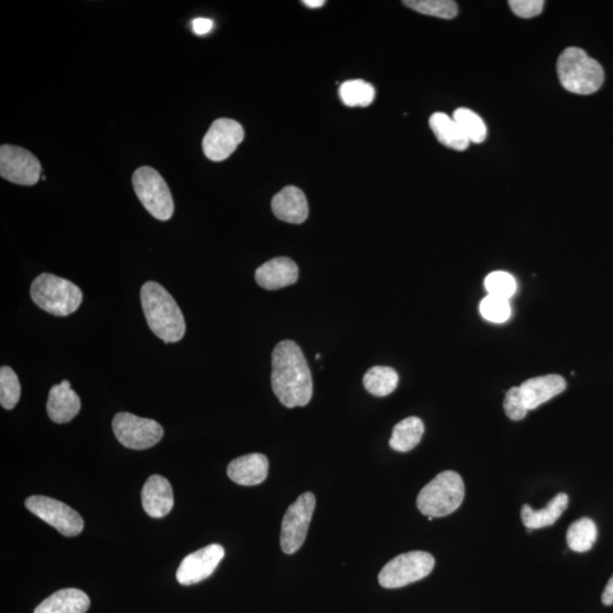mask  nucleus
Here are the masks:
<instances>
[{
  "mask_svg": "<svg viewBox=\"0 0 613 613\" xmlns=\"http://www.w3.org/2000/svg\"><path fill=\"white\" fill-rule=\"evenodd\" d=\"M272 388L286 408L305 407L313 397V376L296 342L278 343L272 354Z\"/></svg>",
  "mask_w": 613,
  "mask_h": 613,
  "instance_id": "f257e3e1",
  "label": "nucleus"
},
{
  "mask_svg": "<svg viewBox=\"0 0 613 613\" xmlns=\"http://www.w3.org/2000/svg\"><path fill=\"white\" fill-rule=\"evenodd\" d=\"M141 305L148 327L165 343L182 340L187 325L173 296L160 283L147 282L141 287Z\"/></svg>",
  "mask_w": 613,
  "mask_h": 613,
  "instance_id": "f03ea898",
  "label": "nucleus"
},
{
  "mask_svg": "<svg viewBox=\"0 0 613 613\" xmlns=\"http://www.w3.org/2000/svg\"><path fill=\"white\" fill-rule=\"evenodd\" d=\"M561 86L576 95H592L605 82V71L587 51L570 47L562 51L556 63Z\"/></svg>",
  "mask_w": 613,
  "mask_h": 613,
  "instance_id": "7ed1b4c3",
  "label": "nucleus"
},
{
  "mask_svg": "<svg viewBox=\"0 0 613 613\" xmlns=\"http://www.w3.org/2000/svg\"><path fill=\"white\" fill-rule=\"evenodd\" d=\"M463 498L462 476L456 472L445 471L422 487L418 494L417 508L426 517H445L462 505Z\"/></svg>",
  "mask_w": 613,
  "mask_h": 613,
  "instance_id": "20e7f679",
  "label": "nucleus"
},
{
  "mask_svg": "<svg viewBox=\"0 0 613 613\" xmlns=\"http://www.w3.org/2000/svg\"><path fill=\"white\" fill-rule=\"evenodd\" d=\"M30 294L41 309L60 317L76 313L83 299L80 287L49 273L41 274L32 282Z\"/></svg>",
  "mask_w": 613,
  "mask_h": 613,
  "instance_id": "39448f33",
  "label": "nucleus"
},
{
  "mask_svg": "<svg viewBox=\"0 0 613 613\" xmlns=\"http://www.w3.org/2000/svg\"><path fill=\"white\" fill-rule=\"evenodd\" d=\"M134 192L148 213L156 220H171L174 213V202L169 185L152 167L143 166L132 176Z\"/></svg>",
  "mask_w": 613,
  "mask_h": 613,
  "instance_id": "423d86ee",
  "label": "nucleus"
},
{
  "mask_svg": "<svg viewBox=\"0 0 613 613\" xmlns=\"http://www.w3.org/2000/svg\"><path fill=\"white\" fill-rule=\"evenodd\" d=\"M435 566V559L429 552L411 551L389 561L379 575L380 587L400 588L427 577Z\"/></svg>",
  "mask_w": 613,
  "mask_h": 613,
  "instance_id": "0eeeda50",
  "label": "nucleus"
},
{
  "mask_svg": "<svg viewBox=\"0 0 613 613\" xmlns=\"http://www.w3.org/2000/svg\"><path fill=\"white\" fill-rule=\"evenodd\" d=\"M113 431L119 442L132 450L150 449L164 435V430L156 421L129 412H119L114 417Z\"/></svg>",
  "mask_w": 613,
  "mask_h": 613,
  "instance_id": "6e6552de",
  "label": "nucleus"
},
{
  "mask_svg": "<svg viewBox=\"0 0 613 613\" xmlns=\"http://www.w3.org/2000/svg\"><path fill=\"white\" fill-rule=\"evenodd\" d=\"M316 507V498L311 492L301 494L287 508L281 528V547L286 555H294L303 546Z\"/></svg>",
  "mask_w": 613,
  "mask_h": 613,
  "instance_id": "1a4fd4ad",
  "label": "nucleus"
},
{
  "mask_svg": "<svg viewBox=\"0 0 613 613\" xmlns=\"http://www.w3.org/2000/svg\"><path fill=\"white\" fill-rule=\"evenodd\" d=\"M26 507L64 536L80 535L85 528V522L76 510L48 496H30L26 500Z\"/></svg>",
  "mask_w": 613,
  "mask_h": 613,
  "instance_id": "9d476101",
  "label": "nucleus"
},
{
  "mask_svg": "<svg viewBox=\"0 0 613 613\" xmlns=\"http://www.w3.org/2000/svg\"><path fill=\"white\" fill-rule=\"evenodd\" d=\"M41 171L38 158L25 148L13 145L0 148V175L4 180L31 187L39 182Z\"/></svg>",
  "mask_w": 613,
  "mask_h": 613,
  "instance_id": "9b49d317",
  "label": "nucleus"
},
{
  "mask_svg": "<svg viewBox=\"0 0 613 613\" xmlns=\"http://www.w3.org/2000/svg\"><path fill=\"white\" fill-rule=\"evenodd\" d=\"M243 125L230 119H218L213 122L203 137L204 156L213 161L227 160L244 141Z\"/></svg>",
  "mask_w": 613,
  "mask_h": 613,
  "instance_id": "f8f14e48",
  "label": "nucleus"
},
{
  "mask_svg": "<svg viewBox=\"0 0 613 613\" xmlns=\"http://www.w3.org/2000/svg\"><path fill=\"white\" fill-rule=\"evenodd\" d=\"M224 547L211 545L185 556L176 571V579L181 585L190 587L211 577L224 558Z\"/></svg>",
  "mask_w": 613,
  "mask_h": 613,
  "instance_id": "ddd939ff",
  "label": "nucleus"
},
{
  "mask_svg": "<svg viewBox=\"0 0 613 613\" xmlns=\"http://www.w3.org/2000/svg\"><path fill=\"white\" fill-rule=\"evenodd\" d=\"M255 277V282L263 289L280 290L294 286L298 281L299 268L290 258H273L257 268Z\"/></svg>",
  "mask_w": 613,
  "mask_h": 613,
  "instance_id": "4468645a",
  "label": "nucleus"
},
{
  "mask_svg": "<svg viewBox=\"0 0 613 613\" xmlns=\"http://www.w3.org/2000/svg\"><path fill=\"white\" fill-rule=\"evenodd\" d=\"M141 500L143 509L152 518H162L173 509L174 494L171 483L161 475L148 478L143 486Z\"/></svg>",
  "mask_w": 613,
  "mask_h": 613,
  "instance_id": "2eb2a0df",
  "label": "nucleus"
},
{
  "mask_svg": "<svg viewBox=\"0 0 613 613\" xmlns=\"http://www.w3.org/2000/svg\"><path fill=\"white\" fill-rule=\"evenodd\" d=\"M272 211L278 220L303 224L309 215L308 202L299 188L289 185L272 199Z\"/></svg>",
  "mask_w": 613,
  "mask_h": 613,
  "instance_id": "dca6fc26",
  "label": "nucleus"
},
{
  "mask_svg": "<svg viewBox=\"0 0 613 613\" xmlns=\"http://www.w3.org/2000/svg\"><path fill=\"white\" fill-rule=\"evenodd\" d=\"M566 383L560 375L538 376L520 385V392L528 410H534L565 391Z\"/></svg>",
  "mask_w": 613,
  "mask_h": 613,
  "instance_id": "f3484780",
  "label": "nucleus"
},
{
  "mask_svg": "<svg viewBox=\"0 0 613 613\" xmlns=\"http://www.w3.org/2000/svg\"><path fill=\"white\" fill-rule=\"evenodd\" d=\"M269 462L262 453H250L232 460L227 467V475L236 484L255 486L262 484L268 475Z\"/></svg>",
  "mask_w": 613,
  "mask_h": 613,
  "instance_id": "a211bd4d",
  "label": "nucleus"
},
{
  "mask_svg": "<svg viewBox=\"0 0 613 613\" xmlns=\"http://www.w3.org/2000/svg\"><path fill=\"white\" fill-rule=\"evenodd\" d=\"M81 401L71 383L64 379L51 388L47 402V412L51 421L57 424H67L80 412Z\"/></svg>",
  "mask_w": 613,
  "mask_h": 613,
  "instance_id": "6ab92c4d",
  "label": "nucleus"
},
{
  "mask_svg": "<svg viewBox=\"0 0 613 613\" xmlns=\"http://www.w3.org/2000/svg\"><path fill=\"white\" fill-rule=\"evenodd\" d=\"M89 608L90 598L85 592L78 588H64L41 602L35 613H86Z\"/></svg>",
  "mask_w": 613,
  "mask_h": 613,
  "instance_id": "aec40b11",
  "label": "nucleus"
},
{
  "mask_svg": "<svg viewBox=\"0 0 613 613\" xmlns=\"http://www.w3.org/2000/svg\"><path fill=\"white\" fill-rule=\"evenodd\" d=\"M569 498L565 494L556 495L542 510H534L528 504L523 505L522 520L528 532L533 529L549 527L558 520L568 507Z\"/></svg>",
  "mask_w": 613,
  "mask_h": 613,
  "instance_id": "412c9836",
  "label": "nucleus"
},
{
  "mask_svg": "<svg viewBox=\"0 0 613 613\" xmlns=\"http://www.w3.org/2000/svg\"><path fill=\"white\" fill-rule=\"evenodd\" d=\"M430 127L439 142L450 150L463 151L471 145L456 120L448 114L434 113L431 115Z\"/></svg>",
  "mask_w": 613,
  "mask_h": 613,
  "instance_id": "4be33fe9",
  "label": "nucleus"
},
{
  "mask_svg": "<svg viewBox=\"0 0 613 613\" xmlns=\"http://www.w3.org/2000/svg\"><path fill=\"white\" fill-rule=\"evenodd\" d=\"M424 422L418 417H408L394 426L390 447L399 452H408L420 444L424 435Z\"/></svg>",
  "mask_w": 613,
  "mask_h": 613,
  "instance_id": "5701e85b",
  "label": "nucleus"
},
{
  "mask_svg": "<svg viewBox=\"0 0 613 613\" xmlns=\"http://www.w3.org/2000/svg\"><path fill=\"white\" fill-rule=\"evenodd\" d=\"M399 384V375L391 367L375 366L364 376V387L375 397H388Z\"/></svg>",
  "mask_w": 613,
  "mask_h": 613,
  "instance_id": "b1692460",
  "label": "nucleus"
},
{
  "mask_svg": "<svg viewBox=\"0 0 613 613\" xmlns=\"http://www.w3.org/2000/svg\"><path fill=\"white\" fill-rule=\"evenodd\" d=\"M597 538V525L589 518L576 520L566 532V543H568L569 549L578 554L591 550Z\"/></svg>",
  "mask_w": 613,
  "mask_h": 613,
  "instance_id": "393cba45",
  "label": "nucleus"
},
{
  "mask_svg": "<svg viewBox=\"0 0 613 613\" xmlns=\"http://www.w3.org/2000/svg\"><path fill=\"white\" fill-rule=\"evenodd\" d=\"M452 119L456 120L464 136L471 143H482L487 137V128L480 115L469 109L460 107L453 111Z\"/></svg>",
  "mask_w": 613,
  "mask_h": 613,
  "instance_id": "a878e982",
  "label": "nucleus"
},
{
  "mask_svg": "<svg viewBox=\"0 0 613 613\" xmlns=\"http://www.w3.org/2000/svg\"><path fill=\"white\" fill-rule=\"evenodd\" d=\"M338 94L346 106L367 107L374 101L376 92L370 83L362 80H349L342 83Z\"/></svg>",
  "mask_w": 613,
  "mask_h": 613,
  "instance_id": "bb28decb",
  "label": "nucleus"
},
{
  "mask_svg": "<svg viewBox=\"0 0 613 613\" xmlns=\"http://www.w3.org/2000/svg\"><path fill=\"white\" fill-rule=\"evenodd\" d=\"M407 7L424 16L452 20L458 16V6L452 0H407Z\"/></svg>",
  "mask_w": 613,
  "mask_h": 613,
  "instance_id": "cd10ccee",
  "label": "nucleus"
},
{
  "mask_svg": "<svg viewBox=\"0 0 613 613\" xmlns=\"http://www.w3.org/2000/svg\"><path fill=\"white\" fill-rule=\"evenodd\" d=\"M21 398V384L16 371L11 367L0 369V403L2 407L12 410Z\"/></svg>",
  "mask_w": 613,
  "mask_h": 613,
  "instance_id": "c85d7f7f",
  "label": "nucleus"
},
{
  "mask_svg": "<svg viewBox=\"0 0 613 613\" xmlns=\"http://www.w3.org/2000/svg\"><path fill=\"white\" fill-rule=\"evenodd\" d=\"M480 311L486 320L492 323H504L510 317L511 308L508 299L487 296L482 300Z\"/></svg>",
  "mask_w": 613,
  "mask_h": 613,
  "instance_id": "c756f323",
  "label": "nucleus"
},
{
  "mask_svg": "<svg viewBox=\"0 0 613 613\" xmlns=\"http://www.w3.org/2000/svg\"><path fill=\"white\" fill-rule=\"evenodd\" d=\"M485 287L490 296L509 300L514 295L517 285L509 273L494 272L486 276Z\"/></svg>",
  "mask_w": 613,
  "mask_h": 613,
  "instance_id": "7c9ffc66",
  "label": "nucleus"
},
{
  "mask_svg": "<svg viewBox=\"0 0 613 613\" xmlns=\"http://www.w3.org/2000/svg\"><path fill=\"white\" fill-rule=\"evenodd\" d=\"M504 407L511 421H522L529 411L525 405L519 387L511 388L505 394Z\"/></svg>",
  "mask_w": 613,
  "mask_h": 613,
  "instance_id": "2f4dec72",
  "label": "nucleus"
},
{
  "mask_svg": "<svg viewBox=\"0 0 613 613\" xmlns=\"http://www.w3.org/2000/svg\"><path fill=\"white\" fill-rule=\"evenodd\" d=\"M508 4L514 16L522 18L538 16L545 8L543 0H510Z\"/></svg>",
  "mask_w": 613,
  "mask_h": 613,
  "instance_id": "473e14b6",
  "label": "nucleus"
},
{
  "mask_svg": "<svg viewBox=\"0 0 613 613\" xmlns=\"http://www.w3.org/2000/svg\"><path fill=\"white\" fill-rule=\"evenodd\" d=\"M213 22L209 18L198 17L192 22V29L194 34L198 36H204L213 30Z\"/></svg>",
  "mask_w": 613,
  "mask_h": 613,
  "instance_id": "72a5a7b5",
  "label": "nucleus"
},
{
  "mask_svg": "<svg viewBox=\"0 0 613 613\" xmlns=\"http://www.w3.org/2000/svg\"><path fill=\"white\" fill-rule=\"evenodd\" d=\"M602 602L605 606L613 605V575L609 579V582H608L605 591H603Z\"/></svg>",
  "mask_w": 613,
  "mask_h": 613,
  "instance_id": "f704fd0d",
  "label": "nucleus"
},
{
  "mask_svg": "<svg viewBox=\"0 0 613 613\" xmlns=\"http://www.w3.org/2000/svg\"><path fill=\"white\" fill-rule=\"evenodd\" d=\"M325 0H305L304 4L309 8H319L324 6Z\"/></svg>",
  "mask_w": 613,
  "mask_h": 613,
  "instance_id": "c9c22d12",
  "label": "nucleus"
},
{
  "mask_svg": "<svg viewBox=\"0 0 613 613\" xmlns=\"http://www.w3.org/2000/svg\"><path fill=\"white\" fill-rule=\"evenodd\" d=\"M316 358H317V359H319V358H320V355H319V354H317V356H316Z\"/></svg>",
  "mask_w": 613,
  "mask_h": 613,
  "instance_id": "e433bc0d",
  "label": "nucleus"
}]
</instances>
